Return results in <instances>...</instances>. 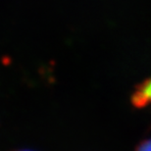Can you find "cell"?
<instances>
[{
    "instance_id": "1",
    "label": "cell",
    "mask_w": 151,
    "mask_h": 151,
    "mask_svg": "<svg viewBox=\"0 0 151 151\" xmlns=\"http://www.w3.org/2000/svg\"><path fill=\"white\" fill-rule=\"evenodd\" d=\"M132 103L137 107L151 105V78L139 86L132 95Z\"/></svg>"
},
{
    "instance_id": "2",
    "label": "cell",
    "mask_w": 151,
    "mask_h": 151,
    "mask_svg": "<svg viewBox=\"0 0 151 151\" xmlns=\"http://www.w3.org/2000/svg\"><path fill=\"white\" fill-rule=\"evenodd\" d=\"M137 151H151V139H147L141 143Z\"/></svg>"
}]
</instances>
